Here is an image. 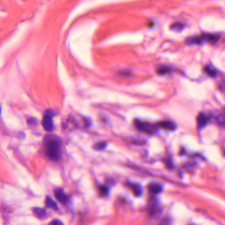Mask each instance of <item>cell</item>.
I'll return each instance as SVG.
<instances>
[{"label":"cell","mask_w":225,"mask_h":225,"mask_svg":"<svg viewBox=\"0 0 225 225\" xmlns=\"http://www.w3.org/2000/svg\"><path fill=\"white\" fill-rule=\"evenodd\" d=\"M170 71V68L167 66H162L160 67L159 68L157 69V73L160 75H164L167 73L169 72Z\"/></svg>","instance_id":"2e32d148"},{"label":"cell","mask_w":225,"mask_h":225,"mask_svg":"<svg viewBox=\"0 0 225 225\" xmlns=\"http://www.w3.org/2000/svg\"><path fill=\"white\" fill-rule=\"evenodd\" d=\"M204 72L206 73L207 75H209V77H215L216 75V71L212 68H211L209 66H205L204 67Z\"/></svg>","instance_id":"9a60e30c"},{"label":"cell","mask_w":225,"mask_h":225,"mask_svg":"<svg viewBox=\"0 0 225 225\" xmlns=\"http://www.w3.org/2000/svg\"><path fill=\"white\" fill-rule=\"evenodd\" d=\"M54 196L55 198L57 199L61 204H66L69 200L68 196L65 193L64 190L60 188H58L54 190Z\"/></svg>","instance_id":"277c9868"},{"label":"cell","mask_w":225,"mask_h":225,"mask_svg":"<svg viewBox=\"0 0 225 225\" xmlns=\"http://www.w3.org/2000/svg\"><path fill=\"white\" fill-rule=\"evenodd\" d=\"M148 189L151 193H154V194H157V193L161 192L162 186L161 184L153 182V183H151L149 184Z\"/></svg>","instance_id":"30bf717a"},{"label":"cell","mask_w":225,"mask_h":225,"mask_svg":"<svg viewBox=\"0 0 225 225\" xmlns=\"http://www.w3.org/2000/svg\"><path fill=\"white\" fill-rule=\"evenodd\" d=\"M45 205H46V206L48 208H49V209H52L56 211L59 209L57 204L49 196L46 197V199H45Z\"/></svg>","instance_id":"8fae6325"},{"label":"cell","mask_w":225,"mask_h":225,"mask_svg":"<svg viewBox=\"0 0 225 225\" xmlns=\"http://www.w3.org/2000/svg\"><path fill=\"white\" fill-rule=\"evenodd\" d=\"M129 186L131 188V190H133V192L137 197L140 196L142 194V188L141 187V186L137 184H133V183H129Z\"/></svg>","instance_id":"7c38bea8"},{"label":"cell","mask_w":225,"mask_h":225,"mask_svg":"<svg viewBox=\"0 0 225 225\" xmlns=\"http://www.w3.org/2000/svg\"><path fill=\"white\" fill-rule=\"evenodd\" d=\"M208 120H209L208 118L203 113H199L197 117V122H198L199 128L204 127L205 126H206L208 123Z\"/></svg>","instance_id":"9c48e42d"},{"label":"cell","mask_w":225,"mask_h":225,"mask_svg":"<svg viewBox=\"0 0 225 225\" xmlns=\"http://www.w3.org/2000/svg\"><path fill=\"white\" fill-rule=\"evenodd\" d=\"M53 115H54L53 111L50 110L47 111L45 113L43 122H42V124H43V126L44 128L45 129V130L48 132L52 131L53 128H54V124H53L52 120Z\"/></svg>","instance_id":"3957f363"},{"label":"cell","mask_w":225,"mask_h":225,"mask_svg":"<svg viewBox=\"0 0 225 225\" xmlns=\"http://www.w3.org/2000/svg\"><path fill=\"white\" fill-rule=\"evenodd\" d=\"M163 162H164V165L167 166V167L168 168H170V169H171V168H173L174 165H173L172 162L171 161L170 159H168V158L164 159H163Z\"/></svg>","instance_id":"d6986e66"},{"label":"cell","mask_w":225,"mask_h":225,"mask_svg":"<svg viewBox=\"0 0 225 225\" xmlns=\"http://www.w3.org/2000/svg\"><path fill=\"white\" fill-rule=\"evenodd\" d=\"M32 212L39 219H43L46 216V211L45 209L40 207H34Z\"/></svg>","instance_id":"ba28073f"},{"label":"cell","mask_w":225,"mask_h":225,"mask_svg":"<svg viewBox=\"0 0 225 225\" xmlns=\"http://www.w3.org/2000/svg\"><path fill=\"white\" fill-rule=\"evenodd\" d=\"M61 141L55 136H48L44 138V149L47 156L54 161L61 157Z\"/></svg>","instance_id":"6da1fadb"},{"label":"cell","mask_w":225,"mask_h":225,"mask_svg":"<svg viewBox=\"0 0 225 225\" xmlns=\"http://www.w3.org/2000/svg\"><path fill=\"white\" fill-rule=\"evenodd\" d=\"M106 145V142H98L94 145V148L96 150H103V149L105 148Z\"/></svg>","instance_id":"ac0fdd59"},{"label":"cell","mask_w":225,"mask_h":225,"mask_svg":"<svg viewBox=\"0 0 225 225\" xmlns=\"http://www.w3.org/2000/svg\"><path fill=\"white\" fill-rule=\"evenodd\" d=\"M203 38L202 36H192V37L187 38L185 40V43L187 45H198L201 44L203 41Z\"/></svg>","instance_id":"8992f818"},{"label":"cell","mask_w":225,"mask_h":225,"mask_svg":"<svg viewBox=\"0 0 225 225\" xmlns=\"http://www.w3.org/2000/svg\"><path fill=\"white\" fill-rule=\"evenodd\" d=\"M170 29L172 30L181 31L184 29V24L181 23V22H174V23L171 24Z\"/></svg>","instance_id":"5bb4252c"},{"label":"cell","mask_w":225,"mask_h":225,"mask_svg":"<svg viewBox=\"0 0 225 225\" xmlns=\"http://www.w3.org/2000/svg\"><path fill=\"white\" fill-rule=\"evenodd\" d=\"M204 40L209 42L211 44H216L219 40V36L215 34H204L203 36H201Z\"/></svg>","instance_id":"52a82bcc"},{"label":"cell","mask_w":225,"mask_h":225,"mask_svg":"<svg viewBox=\"0 0 225 225\" xmlns=\"http://www.w3.org/2000/svg\"><path fill=\"white\" fill-rule=\"evenodd\" d=\"M156 125L157 126H159V128L167 131H173L175 130L176 128L175 124L171 121H168V120H163V121H161L157 123Z\"/></svg>","instance_id":"5b68a950"},{"label":"cell","mask_w":225,"mask_h":225,"mask_svg":"<svg viewBox=\"0 0 225 225\" xmlns=\"http://www.w3.org/2000/svg\"><path fill=\"white\" fill-rule=\"evenodd\" d=\"M216 122L218 123L219 125L225 127V108L223 109V111L221 113V114L216 118Z\"/></svg>","instance_id":"4fadbf2b"},{"label":"cell","mask_w":225,"mask_h":225,"mask_svg":"<svg viewBox=\"0 0 225 225\" xmlns=\"http://www.w3.org/2000/svg\"><path fill=\"white\" fill-rule=\"evenodd\" d=\"M99 191H100V193L102 196L108 195L109 192L108 188L105 185L100 186L99 187Z\"/></svg>","instance_id":"e0dca14e"},{"label":"cell","mask_w":225,"mask_h":225,"mask_svg":"<svg viewBox=\"0 0 225 225\" xmlns=\"http://www.w3.org/2000/svg\"><path fill=\"white\" fill-rule=\"evenodd\" d=\"M134 123L137 130L143 132V133L147 134H153L156 131V125H153V124L147 122H143L138 119L135 120Z\"/></svg>","instance_id":"7a4b0ae2"},{"label":"cell","mask_w":225,"mask_h":225,"mask_svg":"<svg viewBox=\"0 0 225 225\" xmlns=\"http://www.w3.org/2000/svg\"><path fill=\"white\" fill-rule=\"evenodd\" d=\"M36 122H37V120H36L35 119H34V118H32V119H30L28 120V124L30 126L35 125L36 124Z\"/></svg>","instance_id":"44dd1931"},{"label":"cell","mask_w":225,"mask_h":225,"mask_svg":"<svg viewBox=\"0 0 225 225\" xmlns=\"http://www.w3.org/2000/svg\"><path fill=\"white\" fill-rule=\"evenodd\" d=\"M50 225H64V224L60 220H58V219H55V220L52 221L51 223H50Z\"/></svg>","instance_id":"ffe728a7"}]
</instances>
